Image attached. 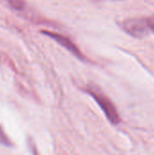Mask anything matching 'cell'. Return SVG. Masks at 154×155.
Segmentation results:
<instances>
[{
	"label": "cell",
	"instance_id": "obj_4",
	"mask_svg": "<svg viewBox=\"0 0 154 155\" xmlns=\"http://www.w3.org/2000/svg\"><path fill=\"white\" fill-rule=\"evenodd\" d=\"M7 4L16 11H22L25 6V0H5Z\"/></svg>",
	"mask_w": 154,
	"mask_h": 155
},
{
	"label": "cell",
	"instance_id": "obj_3",
	"mask_svg": "<svg viewBox=\"0 0 154 155\" xmlns=\"http://www.w3.org/2000/svg\"><path fill=\"white\" fill-rule=\"evenodd\" d=\"M41 33L44 34V35H46L47 36H49L51 38H53L60 45H62L63 47L67 49L70 53H72L74 55H75L78 59L84 60V56L82 54V52L80 51V49L67 36H64V35H63L61 34H57V33H54V32H49V31H42Z\"/></svg>",
	"mask_w": 154,
	"mask_h": 155
},
{
	"label": "cell",
	"instance_id": "obj_2",
	"mask_svg": "<svg viewBox=\"0 0 154 155\" xmlns=\"http://www.w3.org/2000/svg\"><path fill=\"white\" fill-rule=\"evenodd\" d=\"M87 93H89L93 97V99L96 101V103L99 104V106L104 113L107 119L113 124H118L120 123L121 119L114 104L104 94H103L101 91L97 90L94 87H89L87 89Z\"/></svg>",
	"mask_w": 154,
	"mask_h": 155
},
{
	"label": "cell",
	"instance_id": "obj_5",
	"mask_svg": "<svg viewBox=\"0 0 154 155\" xmlns=\"http://www.w3.org/2000/svg\"><path fill=\"white\" fill-rule=\"evenodd\" d=\"M0 143L3 144V145H5V146H8L10 145V141L9 139L6 137V135L5 134L3 129L0 127Z\"/></svg>",
	"mask_w": 154,
	"mask_h": 155
},
{
	"label": "cell",
	"instance_id": "obj_1",
	"mask_svg": "<svg viewBox=\"0 0 154 155\" xmlns=\"http://www.w3.org/2000/svg\"><path fill=\"white\" fill-rule=\"evenodd\" d=\"M120 26L128 35L142 38L154 33V15L128 18L123 20Z\"/></svg>",
	"mask_w": 154,
	"mask_h": 155
}]
</instances>
